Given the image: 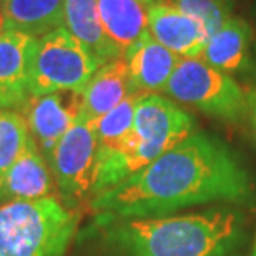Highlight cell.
<instances>
[{"instance_id": "obj_20", "label": "cell", "mask_w": 256, "mask_h": 256, "mask_svg": "<svg viewBox=\"0 0 256 256\" xmlns=\"http://www.w3.org/2000/svg\"><path fill=\"white\" fill-rule=\"evenodd\" d=\"M175 5L183 14L198 20L206 28L210 37L230 18L228 0H175Z\"/></svg>"}, {"instance_id": "obj_10", "label": "cell", "mask_w": 256, "mask_h": 256, "mask_svg": "<svg viewBox=\"0 0 256 256\" xmlns=\"http://www.w3.org/2000/svg\"><path fill=\"white\" fill-rule=\"evenodd\" d=\"M37 38L18 30L0 37V108H20L30 96V72Z\"/></svg>"}, {"instance_id": "obj_14", "label": "cell", "mask_w": 256, "mask_h": 256, "mask_svg": "<svg viewBox=\"0 0 256 256\" xmlns=\"http://www.w3.org/2000/svg\"><path fill=\"white\" fill-rule=\"evenodd\" d=\"M130 94V74L125 57L102 65L84 88L82 118L95 122L120 105Z\"/></svg>"}, {"instance_id": "obj_9", "label": "cell", "mask_w": 256, "mask_h": 256, "mask_svg": "<svg viewBox=\"0 0 256 256\" xmlns=\"http://www.w3.org/2000/svg\"><path fill=\"white\" fill-rule=\"evenodd\" d=\"M148 32L158 44L182 58H202L210 40V34L198 20L166 2H158L148 8Z\"/></svg>"}, {"instance_id": "obj_1", "label": "cell", "mask_w": 256, "mask_h": 256, "mask_svg": "<svg viewBox=\"0 0 256 256\" xmlns=\"http://www.w3.org/2000/svg\"><path fill=\"white\" fill-rule=\"evenodd\" d=\"M253 183L238 156L206 133H192L116 186L95 194V222L166 216L206 203H243Z\"/></svg>"}, {"instance_id": "obj_24", "label": "cell", "mask_w": 256, "mask_h": 256, "mask_svg": "<svg viewBox=\"0 0 256 256\" xmlns=\"http://www.w3.org/2000/svg\"><path fill=\"white\" fill-rule=\"evenodd\" d=\"M252 256H256V240H254V246H253V253H252Z\"/></svg>"}, {"instance_id": "obj_16", "label": "cell", "mask_w": 256, "mask_h": 256, "mask_svg": "<svg viewBox=\"0 0 256 256\" xmlns=\"http://www.w3.org/2000/svg\"><path fill=\"white\" fill-rule=\"evenodd\" d=\"M106 35L122 57L148 30V10L140 0H96Z\"/></svg>"}, {"instance_id": "obj_5", "label": "cell", "mask_w": 256, "mask_h": 256, "mask_svg": "<svg viewBox=\"0 0 256 256\" xmlns=\"http://www.w3.org/2000/svg\"><path fill=\"white\" fill-rule=\"evenodd\" d=\"M100 64L65 27L37 38L30 72V96L60 90H84Z\"/></svg>"}, {"instance_id": "obj_23", "label": "cell", "mask_w": 256, "mask_h": 256, "mask_svg": "<svg viewBox=\"0 0 256 256\" xmlns=\"http://www.w3.org/2000/svg\"><path fill=\"white\" fill-rule=\"evenodd\" d=\"M140 2H142L143 5H145V7H148V8H150L152 5L158 4V2H160V0H140Z\"/></svg>"}, {"instance_id": "obj_3", "label": "cell", "mask_w": 256, "mask_h": 256, "mask_svg": "<svg viewBox=\"0 0 256 256\" xmlns=\"http://www.w3.org/2000/svg\"><path fill=\"white\" fill-rule=\"evenodd\" d=\"M193 130V116L175 102L156 94L142 95L136 104L132 132L120 150L110 155H98L94 196L143 170L190 136Z\"/></svg>"}, {"instance_id": "obj_22", "label": "cell", "mask_w": 256, "mask_h": 256, "mask_svg": "<svg viewBox=\"0 0 256 256\" xmlns=\"http://www.w3.org/2000/svg\"><path fill=\"white\" fill-rule=\"evenodd\" d=\"M7 32V20H5V15H4V10L0 8V37Z\"/></svg>"}, {"instance_id": "obj_26", "label": "cell", "mask_w": 256, "mask_h": 256, "mask_svg": "<svg viewBox=\"0 0 256 256\" xmlns=\"http://www.w3.org/2000/svg\"><path fill=\"white\" fill-rule=\"evenodd\" d=\"M0 4H2V0H0Z\"/></svg>"}, {"instance_id": "obj_18", "label": "cell", "mask_w": 256, "mask_h": 256, "mask_svg": "<svg viewBox=\"0 0 256 256\" xmlns=\"http://www.w3.org/2000/svg\"><path fill=\"white\" fill-rule=\"evenodd\" d=\"M140 96L142 95L138 94H130L114 110L92 122L96 140H98V155H110V153L120 150V146L124 145V142L132 132Z\"/></svg>"}, {"instance_id": "obj_7", "label": "cell", "mask_w": 256, "mask_h": 256, "mask_svg": "<svg viewBox=\"0 0 256 256\" xmlns=\"http://www.w3.org/2000/svg\"><path fill=\"white\" fill-rule=\"evenodd\" d=\"M48 165L65 206L75 210L92 200L98 170V140L92 122L80 118L65 133Z\"/></svg>"}, {"instance_id": "obj_12", "label": "cell", "mask_w": 256, "mask_h": 256, "mask_svg": "<svg viewBox=\"0 0 256 256\" xmlns=\"http://www.w3.org/2000/svg\"><path fill=\"white\" fill-rule=\"evenodd\" d=\"M54 178L48 162L32 136L7 173L0 200H40L52 196Z\"/></svg>"}, {"instance_id": "obj_13", "label": "cell", "mask_w": 256, "mask_h": 256, "mask_svg": "<svg viewBox=\"0 0 256 256\" xmlns=\"http://www.w3.org/2000/svg\"><path fill=\"white\" fill-rule=\"evenodd\" d=\"M253 30L248 22L230 17L210 37L202 60L224 74H242L252 64Z\"/></svg>"}, {"instance_id": "obj_25", "label": "cell", "mask_w": 256, "mask_h": 256, "mask_svg": "<svg viewBox=\"0 0 256 256\" xmlns=\"http://www.w3.org/2000/svg\"><path fill=\"white\" fill-rule=\"evenodd\" d=\"M254 15H256V7H254Z\"/></svg>"}, {"instance_id": "obj_2", "label": "cell", "mask_w": 256, "mask_h": 256, "mask_svg": "<svg viewBox=\"0 0 256 256\" xmlns=\"http://www.w3.org/2000/svg\"><path fill=\"white\" fill-rule=\"evenodd\" d=\"M108 256H234L244 218L238 210L212 208L180 216L95 222Z\"/></svg>"}, {"instance_id": "obj_15", "label": "cell", "mask_w": 256, "mask_h": 256, "mask_svg": "<svg viewBox=\"0 0 256 256\" xmlns=\"http://www.w3.org/2000/svg\"><path fill=\"white\" fill-rule=\"evenodd\" d=\"M64 20L65 28L90 50L100 65L122 57L105 32L96 0H65Z\"/></svg>"}, {"instance_id": "obj_21", "label": "cell", "mask_w": 256, "mask_h": 256, "mask_svg": "<svg viewBox=\"0 0 256 256\" xmlns=\"http://www.w3.org/2000/svg\"><path fill=\"white\" fill-rule=\"evenodd\" d=\"M246 115L256 136V90H252L250 94H246Z\"/></svg>"}, {"instance_id": "obj_4", "label": "cell", "mask_w": 256, "mask_h": 256, "mask_svg": "<svg viewBox=\"0 0 256 256\" xmlns=\"http://www.w3.org/2000/svg\"><path fill=\"white\" fill-rule=\"evenodd\" d=\"M78 213L57 196L8 200L0 204V256H64Z\"/></svg>"}, {"instance_id": "obj_19", "label": "cell", "mask_w": 256, "mask_h": 256, "mask_svg": "<svg viewBox=\"0 0 256 256\" xmlns=\"http://www.w3.org/2000/svg\"><path fill=\"white\" fill-rule=\"evenodd\" d=\"M30 136L27 120L20 112L0 108V194L8 170L22 155Z\"/></svg>"}, {"instance_id": "obj_17", "label": "cell", "mask_w": 256, "mask_h": 256, "mask_svg": "<svg viewBox=\"0 0 256 256\" xmlns=\"http://www.w3.org/2000/svg\"><path fill=\"white\" fill-rule=\"evenodd\" d=\"M65 0H2L7 30H18L35 38L65 27Z\"/></svg>"}, {"instance_id": "obj_6", "label": "cell", "mask_w": 256, "mask_h": 256, "mask_svg": "<svg viewBox=\"0 0 256 256\" xmlns=\"http://www.w3.org/2000/svg\"><path fill=\"white\" fill-rule=\"evenodd\" d=\"M163 92L226 122H238L246 115V94L242 86L202 58H182Z\"/></svg>"}, {"instance_id": "obj_11", "label": "cell", "mask_w": 256, "mask_h": 256, "mask_svg": "<svg viewBox=\"0 0 256 256\" xmlns=\"http://www.w3.org/2000/svg\"><path fill=\"white\" fill-rule=\"evenodd\" d=\"M125 60L130 74L132 94L150 95L165 90L182 57L158 44L146 30L125 54Z\"/></svg>"}, {"instance_id": "obj_8", "label": "cell", "mask_w": 256, "mask_h": 256, "mask_svg": "<svg viewBox=\"0 0 256 256\" xmlns=\"http://www.w3.org/2000/svg\"><path fill=\"white\" fill-rule=\"evenodd\" d=\"M28 132L40 153L50 163L52 153L62 136L82 118L84 90H60L38 96H28L20 106Z\"/></svg>"}]
</instances>
